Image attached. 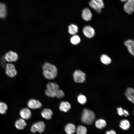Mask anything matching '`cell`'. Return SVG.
Returning <instances> with one entry per match:
<instances>
[{
	"mask_svg": "<svg viewBox=\"0 0 134 134\" xmlns=\"http://www.w3.org/2000/svg\"><path fill=\"white\" fill-rule=\"evenodd\" d=\"M42 69L43 74L46 79L52 80L57 77V69L54 65L49 63H45L43 66Z\"/></svg>",
	"mask_w": 134,
	"mask_h": 134,
	"instance_id": "cell-1",
	"label": "cell"
},
{
	"mask_svg": "<svg viewBox=\"0 0 134 134\" xmlns=\"http://www.w3.org/2000/svg\"><path fill=\"white\" fill-rule=\"evenodd\" d=\"M95 118V115L93 111L85 109L82 115L81 120L84 123L90 125L93 122Z\"/></svg>",
	"mask_w": 134,
	"mask_h": 134,
	"instance_id": "cell-2",
	"label": "cell"
},
{
	"mask_svg": "<svg viewBox=\"0 0 134 134\" xmlns=\"http://www.w3.org/2000/svg\"><path fill=\"white\" fill-rule=\"evenodd\" d=\"M89 4L92 8L99 13L101 12L104 6L102 0H91Z\"/></svg>",
	"mask_w": 134,
	"mask_h": 134,
	"instance_id": "cell-3",
	"label": "cell"
},
{
	"mask_svg": "<svg viewBox=\"0 0 134 134\" xmlns=\"http://www.w3.org/2000/svg\"><path fill=\"white\" fill-rule=\"evenodd\" d=\"M45 129L44 123L42 121H40L34 124L32 126L30 130L31 132L33 133L37 132L41 133L44 131Z\"/></svg>",
	"mask_w": 134,
	"mask_h": 134,
	"instance_id": "cell-4",
	"label": "cell"
},
{
	"mask_svg": "<svg viewBox=\"0 0 134 134\" xmlns=\"http://www.w3.org/2000/svg\"><path fill=\"white\" fill-rule=\"evenodd\" d=\"M86 74L83 71L80 70H76L73 74L74 81L77 83H82L85 80Z\"/></svg>",
	"mask_w": 134,
	"mask_h": 134,
	"instance_id": "cell-5",
	"label": "cell"
},
{
	"mask_svg": "<svg viewBox=\"0 0 134 134\" xmlns=\"http://www.w3.org/2000/svg\"><path fill=\"white\" fill-rule=\"evenodd\" d=\"M5 73L9 77H13L16 76L17 72L14 66L11 64H8L5 66Z\"/></svg>",
	"mask_w": 134,
	"mask_h": 134,
	"instance_id": "cell-6",
	"label": "cell"
},
{
	"mask_svg": "<svg viewBox=\"0 0 134 134\" xmlns=\"http://www.w3.org/2000/svg\"><path fill=\"white\" fill-rule=\"evenodd\" d=\"M124 5L125 11L128 14H132L134 11V0H128Z\"/></svg>",
	"mask_w": 134,
	"mask_h": 134,
	"instance_id": "cell-7",
	"label": "cell"
},
{
	"mask_svg": "<svg viewBox=\"0 0 134 134\" xmlns=\"http://www.w3.org/2000/svg\"><path fill=\"white\" fill-rule=\"evenodd\" d=\"M4 57L5 60L9 62H15L18 59V56L17 54L11 51L6 53Z\"/></svg>",
	"mask_w": 134,
	"mask_h": 134,
	"instance_id": "cell-8",
	"label": "cell"
},
{
	"mask_svg": "<svg viewBox=\"0 0 134 134\" xmlns=\"http://www.w3.org/2000/svg\"><path fill=\"white\" fill-rule=\"evenodd\" d=\"M83 33L85 36L88 38L93 37L95 34V31L94 28L90 26H86L83 28Z\"/></svg>",
	"mask_w": 134,
	"mask_h": 134,
	"instance_id": "cell-9",
	"label": "cell"
},
{
	"mask_svg": "<svg viewBox=\"0 0 134 134\" xmlns=\"http://www.w3.org/2000/svg\"><path fill=\"white\" fill-rule=\"evenodd\" d=\"M28 106L32 109H36L41 108L42 104L39 101L34 99L29 100L27 103Z\"/></svg>",
	"mask_w": 134,
	"mask_h": 134,
	"instance_id": "cell-10",
	"label": "cell"
},
{
	"mask_svg": "<svg viewBox=\"0 0 134 134\" xmlns=\"http://www.w3.org/2000/svg\"><path fill=\"white\" fill-rule=\"evenodd\" d=\"M19 114L22 118L24 120H27L31 118L32 113L30 110L29 108H25L20 110Z\"/></svg>",
	"mask_w": 134,
	"mask_h": 134,
	"instance_id": "cell-11",
	"label": "cell"
},
{
	"mask_svg": "<svg viewBox=\"0 0 134 134\" xmlns=\"http://www.w3.org/2000/svg\"><path fill=\"white\" fill-rule=\"evenodd\" d=\"M92 15L90 10L88 8H85L82 10V17L83 19L86 21L90 20L92 18Z\"/></svg>",
	"mask_w": 134,
	"mask_h": 134,
	"instance_id": "cell-12",
	"label": "cell"
},
{
	"mask_svg": "<svg viewBox=\"0 0 134 134\" xmlns=\"http://www.w3.org/2000/svg\"><path fill=\"white\" fill-rule=\"evenodd\" d=\"M124 44L127 47L129 52L133 56L134 55V42L132 39H129L124 41Z\"/></svg>",
	"mask_w": 134,
	"mask_h": 134,
	"instance_id": "cell-13",
	"label": "cell"
},
{
	"mask_svg": "<svg viewBox=\"0 0 134 134\" xmlns=\"http://www.w3.org/2000/svg\"><path fill=\"white\" fill-rule=\"evenodd\" d=\"M134 89L131 88H128L125 93V95L128 99L133 103L134 102Z\"/></svg>",
	"mask_w": 134,
	"mask_h": 134,
	"instance_id": "cell-14",
	"label": "cell"
},
{
	"mask_svg": "<svg viewBox=\"0 0 134 134\" xmlns=\"http://www.w3.org/2000/svg\"><path fill=\"white\" fill-rule=\"evenodd\" d=\"M27 125L26 123L24 120L20 118L17 120L15 123L16 127L19 130H23Z\"/></svg>",
	"mask_w": 134,
	"mask_h": 134,
	"instance_id": "cell-15",
	"label": "cell"
},
{
	"mask_svg": "<svg viewBox=\"0 0 134 134\" xmlns=\"http://www.w3.org/2000/svg\"><path fill=\"white\" fill-rule=\"evenodd\" d=\"M42 116L46 119L49 120L51 119L53 114L52 111L48 108L44 109L41 113Z\"/></svg>",
	"mask_w": 134,
	"mask_h": 134,
	"instance_id": "cell-16",
	"label": "cell"
},
{
	"mask_svg": "<svg viewBox=\"0 0 134 134\" xmlns=\"http://www.w3.org/2000/svg\"><path fill=\"white\" fill-rule=\"evenodd\" d=\"M71 107V105L69 102L62 101L60 103L59 108L61 111L67 112L70 109Z\"/></svg>",
	"mask_w": 134,
	"mask_h": 134,
	"instance_id": "cell-17",
	"label": "cell"
},
{
	"mask_svg": "<svg viewBox=\"0 0 134 134\" xmlns=\"http://www.w3.org/2000/svg\"><path fill=\"white\" fill-rule=\"evenodd\" d=\"M65 130L67 134H73L75 131V127L72 124H68L65 126Z\"/></svg>",
	"mask_w": 134,
	"mask_h": 134,
	"instance_id": "cell-18",
	"label": "cell"
},
{
	"mask_svg": "<svg viewBox=\"0 0 134 134\" xmlns=\"http://www.w3.org/2000/svg\"><path fill=\"white\" fill-rule=\"evenodd\" d=\"M47 89L56 93V91L59 89V85L56 83L54 82H50L47 85Z\"/></svg>",
	"mask_w": 134,
	"mask_h": 134,
	"instance_id": "cell-19",
	"label": "cell"
},
{
	"mask_svg": "<svg viewBox=\"0 0 134 134\" xmlns=\"http://www.w3.org/2000/svg\"><path fill=\"white\" fill-rule=\"evenodd\" d=\"M106 123L104 120L100 119L97 120L95 122V125L96 127L99 129H102L105 127Z\"/></svg>",
	"mask_w": 134,
	"mask_h": 134,
	"instance_id": "cell-20",
	"label": "cell"
},
{
	"mask_svg": "<svg viewBox=\"0 0 134 134\" xmlns=\"http://www.w3.org/2000/svg\"><path fill=\"white\" fill-rule=\"evenodd\" d=\"M130 126L129 122L127 120H122L120 122V127L124 130H128L130 128Z\"/></svg>",
	"mask_w": 134,
	"mask_h": 134,
	"instance_id": "cell-21",
	"label": "cell"
},
{
	"mask_svg": "<svg viewBox=\"0 0 134 134\" xmlns=\"http://www.w3.org/2000/svg\"><path fill=\"white\" fill-rule=\"evenodd\" d=\"M68 32L70 34L72 35H75L78 31V27L74 24H72L68 26Z\"/></svg>",
	"mask_w": 134,
	"mask_h": 134,
	"instance_id": "cell-22",
	"label": "cell"
},
{
	"mask_svg": "<svg viewBox=\"0 0 134 134\" xmlns=\"http://www.w3.org/2000/svg\"><path fill=\"white\" fill-rule=\"evenodd\" d=\"M6 15V7L5 4L0 2V18H4Z\"/></svg>",
	"mask_w": 134,
	"mask_h": 134,
	"instance_id": "cell-23",
	"label": "cell"
},
{
	"mask_svg": "<svg viewBox=\"0 0 134 134\" xmlns=\"http://www.w3.org/2000/svg\"><path fill=\"white\" fill-rule=\"evenodd\" d=\"M100 59L102 63L105 65H108L111 62V59L107 55L105 54L101 55Z\"/></svg>",
	"mask_w": 134,
	"mask_h": 134,
	"instance_id": "cell-24",
	"label": "cell"
},
{
	"mask_svg": "<svg viewBox=\"0 0 134 134\" xmlns=\"http://www.w3.org/2000/svg\"><path fill=\"white\" fill-rule=\"evenodd\" d=\"M76 132L77 134H87V130L85 127L79 125L77 127Z\"/></svg>",
	"mask_w": 134,
	"mask_h": 134,
	"instance_id": "cell-25",
	"label": "cell"
},
{
	"mask_svg": "<svg viewBox=\"0 0 134 134\" xmlns=\"http://www.w3.org/2000/svg\"><path fill=\"white\" fill-rule=\"evenodd\" d=\"M81 39L77 35H74L72 36L70 39V41L72 44L76 45L80 42Z\"/></svg>",
	"mask_w": 134,
	"mask_h": 134,
	"instance_id": "cell-26",
	"label": "cell"
},
{
	"mask_svg": "<svg viewBox=\"0 0 134 134\" xmlns=\"http://www.w3.org/2000/svg\"><path fill=\"white\" fill-rule=\"evenodd\" d=\"M7 105L4 102H0V113L2 114H4L6 113L7 109Z\"/></svg>",
	"mask_w": 134,
	"mask_h": 134,
	"instance_id": "cell-27",
	"label": "cell"
},
{
	"mask_svg": "<svg viewBox=\"0 0 134 134\" xmlns=\"http://www.w3.org/2000/svg\"><path fill=\"white\" fill-rule=\"evenodd\" d=\"M78 101L82 104H85L87 101V99L86 97L82 95H80L77 97Z\"/></svg>",
	"mask_w": 134,
	"mask_h": 134,
	"instance_id": "cell-28",
	"label": "cell"
},
{
	"mask_svg": "<svg viewBox=\"0 0 134 134\" xmlns=\"http://www.w3.org/2000/svg\"><path fill=\"white\" fill-rule=\"evenodd\" d=\"M56 97L59 99H61L64 97L65 94L61 90L59 89L56 92Z\"/></svg>",
	"mask_w": 134,
	"mask_h": 134,
	"instance_id": "cell-29",
	"label": "cell"
},
{
	"mask_svg": "<svg viewBox=\"0 0 134 134\" xmlns=\"http://www.w3.org/2000/svg\"><path fill=\"white\" fill-rule=\"evenodd\" d=\"M45 93L46 95L49 97L54 98L56 97V94L55 92L48 89H47L46 90Z\"/></svg>",
	"mask_w": 134,
	"mask_h": 134,
	"instance_id": "cell-30",
	"label": "cell"
},
{
	"mask_svg": "<svg viewBox=\"0 0 134 134\" xmlns=\"http://www.w3.org/2000/svg\"><path fill=\"white\" fill-rule=\"evenodd\" d=\"M118 114L120 116L124 115V113L122 108L120 107L118 108L117 109Z\"/></svg>",
	"mask_w": 134,
	"mask_h": 134,
	"instance_id": "cell-31",
	"label": "cell"
},
{
	"mask_svg": "<svg viewBox=\"0 0 134 134\" xmlns=\"http://www.w3.org/2000/svg\"><path fill=\"white\" fill-rule=\"evenodd\" d=\"M105 134H117L114 130H111L109 131H106Z\"/></svg>",
	"mask_w": 134,
	"mask_h": 134,
	"instance_id": "cell-32",
	"label": "cell"
},
{
	"mask_svg": "<svg viewBox=\"0 0 134 134\" xmlns=\"http://www.w3.org/2000/svg\"><path fill=\"white\" fill-rule=\"evenodd\" d=\"M5 59L4 57L2 58L1 59V65L3 67H4L5 66V67L6 65H5Z\"/></svg>",
	"mask_w": 134,
	"mask_h": 134,
	"instance_id": "cell-33",
	"label": "cell"
},
{
	"mask_svg": "<svg viewBox=\"0 0 134 134\" xmlns=\"http://www.w3.org/2000/svg\"><path fill=\"white\" fill-rule=\"evenodd\" d=\"M123 111L124 113V116L127 117L129 115V114L128 112L125 110H124Z\"/></svg>",
	"mask_w": 134,
	"mask_h": 134,
	"instance_id": "cell-34",
	"label": "cell"
},
{
	"mask_svg": "<svg viewBox=\"0 0 134 134\" xmlns=\"http://www.w3.org/2000/svg\"><path fill=\"white\" fill-rule=\"evenodd\" d=\"M120 0L122 2H125L128 0Z\"/></svg>",
	"mask_w": 134,
	"mask_h": 134,
	"instance_id": "cell-35",
	"label": "cell"
}]
</instances>
